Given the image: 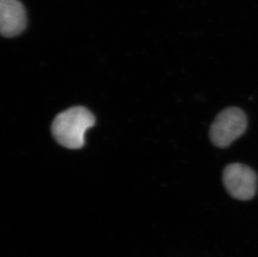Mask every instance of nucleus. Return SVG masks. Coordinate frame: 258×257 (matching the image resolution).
I'll return each mask as SVG.
<instances>
[{
	"mask_svg": "<svg viewBox=\"0 0 258 257\" xmlns=\"http://www.w3.org/2000/svg\"><path fill=\"white\" fill-rule=\"evenodd\" d=\"M95 122V117L87 109L73 107L57 115L52 124V133L63 147L80 149L85 145L86 131Z\"/></svg>",
	"mask_w": 258,
	"mask_h": 257,
	"instance_id": "f257e3e1",
	"label": "nucleus"
},
{
	"mask_svg": "<svg viewBox=\"0 0 258 257\" xmlns=\"http://www.w3.org/2000/svg\"><path fill=\"white\" fill-rule=\"evenodd\" d=\"M246 116L241 109L230 107L222 110L210 128V137L214 146L225 148L245 132Z\"/></svg>",
	"mask_w": 258,
	"mask_h": 257,
	"instance_id": "f03ea898",
	"label": "nucleus"
},
{
	"mask_svg": "<svg viewBox=\"0 0 258 257\" xmlns=\"http://www.w3.org/2000/svg\"><path fill=\"white\" fill-rule=\"evenodd\" d=\"M223 183L231 197L240 201H248L255 196L257 187L256 173L246 165L234 163L223 171Z\"/></svg>",
	"mask_w": 258,
	"mask_h": 257,
	"instance_id": "7ed1b4c3",
	"label": "nucleus"
},
{
	"mask_svg": "<svg viewBox=\"0 0 258 257\" xmlns=\"http://www.w3.org/2000/svg\"><path fill=\"white\" fill-rule=\"evenodd\" d=\"M27 25L25 6L19 0L0 1V33L12 38L21 34Z\"/></svg>",
	"mask_w": 258,
	"mask_h": 257,
	"instance_id": "20e7f679",
	"label": "nucleus"
}]
</instances>
